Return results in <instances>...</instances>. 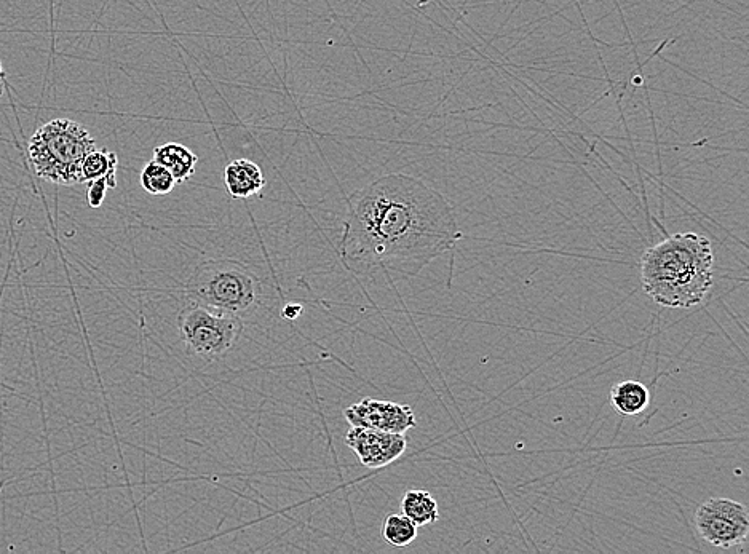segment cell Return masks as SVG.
Returning <instances> with one entry per match:
<instances>
[{
    "instance_id": "obj_1",
    "label": "cell",
    "mask_w": 749,
    "mask_h": 554,
    "mask_svg": "<svg viewBox=\"0 0 749 554\" xmlns=\"http://www.w3.org/2000/svg\"><path fill=\"white\" fill-rule=\"evenodd\" d=\"M460 237L443 194L413 176L392 173L350 195L339 254L357 274L384 270L411 278L454 250Z\"/></svg>"
},
{
    "instance_id": "obj_2",
    "label": "cell",
    "mask_w": 749,
    "mask_h": 554,
    "mask_svg": "<svg viewBox=\"0 0 749 554\" xmlns=\"http://www.w3.org/2000/svg\"><path fill=\"white\" fill-rule=\"evenodd\" d=\"M644 293L665 309L702 304L714 283V251L703 235L674 234L652 246L641 259Z\"/></svg>"
},
{
    "instance_id": "obj_3",
    "label": "cell",
    "mask_w": 749,
    "mask_h": 554,
    "mask_svg": "<svg viewBox=\"0 0 749 554\" xmlns=\"http://www.w3.org/2000/svg\"><path fill=\"white\" fill-rule=\"evenodd\" d=\"M187 302L248 320L264 301V285L245 262L232 258L205 259L184 285Z\"/></svg>"
},
{
    "instance_id": "obj_4",
    "label": "cell",
    "mask_w": 749,
    "mask_h": 554,
    "mask_svg": "<svg viewBox=\"0 0 749 554\" xmlns=\"http://www.w3.org/2000/svg\"><path fill=\"white\" fill-rule=\"evenodd\" d=\"M90 131L69 119L45 123L29 141V162L36 175L50 183L74 186L82 183V163L95 151Z\"/></svg>"
},
{
    "instance_id": "obj_5",
    "label": "cell",
    "mask_w": 749,
    "mask_h": 554,
    "mask_svg": "<svg viewBox=\"0 0 749 554\" xmlns=\"http://www.w3.org/2000/svg\"><path fill=\"white\" fill-rule=\"evenodd\" d=\"M246 321L205 305L187 302L178 313V331L184 349L192 357L213 361L237 347Z\"/></svg>"
},
{
    "instance_id": "obj_6",
    "label": "cell",
    "mask_w": 749,
    "mask_h": 554,
    "mask_svg": "<svg viewBox=\"0 0 749 554\" xmlns=\"http://www.w3.org/2000/svg\"><path fill=\"white\" fill-rule=\"evenodd\" d=\"M695 524L698 534L713 547H737L749 535L748 510L737 500H706L695 513Z\"/></svg>"
},
{
    "instance_id": "obj_7",
    "label": "cell",
    "mask_w": 749,
    "mask_h": 554,
    "mask_svg": "<svg viewBox=\"0 0 749 554\" xmlns=\"http://www.w3.org/2000/svg\"><path fill=\"white\" fill-rule=\"evenodd\" d=\"M344 417L352 427L374 428L382 432L406 433L416 427L413 408L395 401L363 398L344 409Z\"/></svg>"
},
{
    "instance_id": "obj_8",
    "label": "cell",
    "mask_w": 749,
    "mask_h": 554,
    "mask_svg": "<svg viewBox=\"0 0 749 554\" xmlns=\"http://www.w3.org/2000/svg\"><path fill=\"white\" fill-rule=\"evenodd\" d=\"M344 441L355 452L361 465L371 470L387 467L400 459L408 448L405 433L382 432L365 427L350 428L345 433Z\"/></svg>"
},
{
    "instance_id": "obj_9",
    "label": "cell",
    "mask_w": 749,
    "mask_h": 554,
    "mask_svg": "<svg viewBox=\"0 0 749 554\" xmlns=\"http://www.w3.org/2000/svg\"><path fill=\"white\" fill-rule=\"evenodd\" d=\"M266 186V179L258 163L251 160L237 159L226 168V187L230 197L250 198L258 195Z\"/></svg>"
},
{
    "instance_id": "obj_10",
    "label": "cell",
    "mask_w": 749,
    "mask_h": 554,
    "mask_svg": "<svg viewBox=\"0 0 749 554\" xmlns=\"http://www.w3.org/2000/svg\"><path fill=\"white\" fill-rule=\"evenodd\" d=\"M154 160L170 171L176 179V184H183L194 175L199 157L183 144L167 143L155 147Z\"/></svg>"
},
{
    "instance_id": "obj_11",
    "label": "cell",
    "mask_w": 749,
    "mask_h": 554,
    "mask_svg": "<svg viewBox=\"0 0 749 554\" xmlns=\"http://www.w3.org/2000/svg\"><path fill=\"white\" fill-rule=\"evenodd\" d=\"M609 400L622 416L635 417L649 408L650 392L638 380H623L612 387Z\"/></svg>"
},
{
    "instance_id": "obj_12",
    "label": "cell",
    "mask_w": 749,
    "mask_h": 554,
    "mask_svg": "<svg viewBox=\"0 0 749 554\" xmlns=\"http://www.w3.org/2000/svg\"><path fill=\"white\" fill-rule=\"evenodd\" d=\"M401 513L408 516L417 527L430 526L440 518V510H438L435 497L422 489L406 492L401 500Z\"/></svg>"
},
{
    "instance_id": "obj_13",
    "label": "cell",
    "mask_w": 749,
    "mask_h": 554,
    "mask_svg": "<svg viewBox=\"0 0 749 554\" xmlns=\"http://www.w3.org/2000/svg\"><path fill=\"white\" fill-rule=\"evenodd\" d=\"M419 527L403 513H390L382 524V537L395 548H405L416 540Z\"/></svg>"
},
{
    "instance_id": "obj_14",
    "label": "cell",
    "mask_w": 749,
    "mask_h": 554,
    "mask_svg": "<svg viewBox=\"0 0 749 554\" xmlns=\"http://www.w3.org/2000/svg\"><path fill=\"white\" fill-rule=\"evenodd\" d=\"M141 186L149 194L162 197V195H168L171 190L175 189L176 179L173 178L167 168L152 160L141 171Z\"/></svg>"
},
{
    "instance_id": "obj_15",
    "label": "cell",
    "mask_w": 749,
    "mask_h": 554,
    "mask_svg": "<svg viewBox=\"0 0 749 554\" xmlns=\"http://www.w3.org/2000/svg\"><path fill=\"white\" fill-rule=\"evenodd\" d=\"M117 162L119 160H117V155L114 152L95 149L85 157L84 163H82V183L112 175L117 168Z\"/></svg>"
},
{
    "instance_id": "obj_16",
    "label": "cell",
    "mask_w": 749,
    "mask_h": 554,
    "mask_svg": "<svg viewBox=\"0 0 749 554\" xmlns=\"http://www.w3.org/2000/svg\"><path fill=\"white\" fill-rule=\"evenodd\" d=\"M107 189H109V184H107L106 176L88 181L87 202L88 205L92 206L93 210L103 205Z\"/></svg>"
},
{
    "instance_id": "obj_17",
    "label": "cell",
    "mask_w": 749,
    "mask_h": 554,
    "mask_svg": "<svg viewBox=\"0 0 749 554\" xmlns=\"http://www.w3.org/2000/svg\"><path fill=\"white\" fill-rule=\"evenodd\" d=\"M302 305L299 304H288L286 305L285 309H283L282 317L286 318V320H296V318L301 317L302 315Z\"/></svg>"
},
{
    "instance_id": "obj_18",
    "label": "cell",
    "mask_w": 749,
    "mask_h": 554,
    "mask_svg": "<svg viewBox=\"0 0 749 554\" xmlns=\"http://www.w3.org/2000/svg\"><path fill=\"white\" fill-rule=\"evenodd\" d=\"M4 79L5 72L4 69H2V63H0V96H2V93H4Z\"/></svg>"
}]
</instances>
